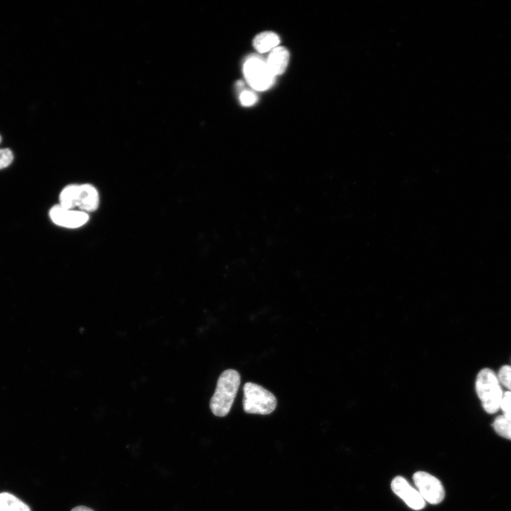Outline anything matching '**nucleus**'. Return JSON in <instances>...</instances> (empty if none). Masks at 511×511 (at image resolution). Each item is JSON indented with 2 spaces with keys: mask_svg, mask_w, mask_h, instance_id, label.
<instances>
[{
  "mask_svg": "<svg viewBox=\"0 0 511 511\" xmlns=\"http://www.w3.org/2000/svg\"><path fill=\"white\" fill-rule=\"evenodd\" d=\"M0 511H31L30 507L16 495L0 493Z\"/></svg>",
  "mask_w": 511,
  "mask_h": 511,
  "instance_id": "11",
  "label": "nucleus"
},
{
  "mask_svg": "<svg viewBox=\"0 0 511 511\" xmlns=\"http://www.w3.org/2000/svg\"><path fill=\"white\" fill-rule=\"evenodd\" d=\"M280 41L278 34L272 31H265L254 38L253 45L258 52L263 53L278 47Z\"/></svg>",
  "mask_w": 511,
  "mask_h": 511,
  "instance_id": "10",
  "label": "nucleus"
},
{
  "mask_svg": "<svg viewBox=\"0 0 511 511\" xmlns=\"http://www.w3.org/2000/svg\"><path fill=\"white\" fill-rule=\"evenodd\" d=\"M392 491L412 509L419 510L424 507L425 500L417 490L402 476L395 477L392 483Z\"/></svg>",
  "mask_w": 511,
  "mask_h": 511,
  "instance_id": "7",
  "label": "nucleus"
},
{
  "mask_svg": "<svg viewBox=\"0 0 511 511\" xmlns=\"http://www.w3.org/2000/svg\"><path fill=\"white\" fill-rule=\"evenodd\" d=\"M49 216L55 224L71 229L82 226L89 219L87 212L67 209L60 204H56L50 209Z\"/></svg>",
  "mask_w": 511,
  "mask_h": 511,
  "instance_id": "6",
  "label": "nucleus"
},
{
  "mask_svg": "<svg viewBox=\"0 0 511 511\" xmlns=\"http://www.w3.org/2000/svg\"><path fill=\"white\" fill-rule=\"evenodd\" d=\"M277 406L275 395L256 383H246L243 386V410L249 414H268Z\"/></svg>",
  "mask_w": 511,
  "mask_h": 511,
  "instance_id": "3",
  "label": "nucleus"
},
{
  "mask_svg": "<svg viewBox=\"0 0 511 511\" xmlns=\"http://www.w3.org/2000/svg\"><path fill=\"white\" fill-rule=\"evenodd\" d=\"M79 185L66 186L60 192V205L67 209H73L77 207Z\"/></svg>",
  "mask_w": 511,
  "mask_h": 511,
  "instance_id": "12",
  "label": "nucleus"
},
{
  "mask_svg": "<svg viewBox=\"0 0 511 511\" xmlns=\"http://www.w3.org/2000/svg\"><path fill=\"white\" fill-rule=\"evenodd\" d=\"M13 155L9 148L0 149V170L8 167L13 161Z\"/></svg>",
  "mask_w": 511,
  "mask_h": 511,
  "instance_id": "17",
  "label": "nucleus"
},
{
  "mask_svg": "<svg viewBox=\"0 0 511 511\" xmlns=\"http://www.w3.org/2000/svg\"><path fill=\"white\" fill-rule=\"evenodd\" d=\"M476 388L484 410L490 414L496 412L500 409L503 393L499 380L491 369L484 368L479 372Z\"/></svg>",
  "mask_w": 511,
  "mask_h": 511,
  "instance_id": "2",
  "label": "nucleus"
},
{
  "mask_svg": "<svg viewBox=\"0 0 511 511\" xmlns=\"http://www.w3.org/2000/svg\"><path fill=\"white\" fill-rule=\"evenodd\" d=\"M500 408L503 412V416L511 419V392L507 391L503 393Z\"/></svg>",
  "mask_w": 511,
  "mask_h": 511,
  "instance_id": "15",
  "label": "nucleus"
},
{
  "mask_svg": "<svg viewBox=\"0 0 511 511\" xmlns=\"http://www.w3.org/2000/svg\"><path fill=\"white\" fill-rule=\"evenodd\" d=\"M243 75L248 84L255 90L264 91L273 86L275 76L266 62L258 57H251L243 67Z\"/></svg>",
  "mask_w": 511,
  "mask_h": 511,
  "instance_id": "4",
  "label": "nucleus"
},
{
  "mask_svg": "<svg viewBox=\"0 0 511 511\" xmlns=\"http://www.w3.org/2000/svg\"><path fill=\"white\" fill-rule=\"evenodd\" d=\"M493 427L500 436L511 440V419L503 415L498 416L495 419Z\"/></svg>",
  "mask_w": 511,
  "mask_h": 511,
  "instance_id": "13",
  "label": "nucleus"
},
{
  "mask_svg": "<svg viewBox=\"0 0 511 511\" xmlns=\"http://www.w3.org/2000/svg\"><path fill=\"white\" fill-rule=\"evenodd\" d=\"M413 481L424 500L435 505L444 500V488L434 476L424 471H418L413 475Z\"/></svg>",
  "mask_w": 511,
  "mask_h": 511,
  "instance_id": "5",
  "label": "nucleus"
},
{
  "mask_svg": "<svg viewBox=\"0 0 511 511\" xmlns=\"http://www.w3.org/2000/svg\"><path fill=\"white\" fill-rule=\"evenodd\" d=\"M1 136H0V143H1Z\"/></svg>",
  "mask_w": 511,
  "mask_h": 511,
  "instance_id": "19",
  "label": "nucleus"
},
{
  "mask_svg": "<svg viewBox=\"0 0 511 511\" xmlns=\"http://www.w3.org/2000/svg\"><path fill=\"white\" fill-rule=\"evenodd\" d=\"M241 104L245 106L253 105L257 101L256 94L251 91H243L239 97Z\"/></svg>",
  "mask_w": 511,
  "mask_h": 511,
  "instance_id": "16",
  "label": "nucleus"
},
{
  "mask_svg": "<svg viewBox=\"0 0 511 511\" xmlns=\"http://www.w3.org/2000/svg\"><path fill=\"white\" fill-rule=\"evenodd\" d=\"M99 205V194L96 188L89 184L79 185L77 207L81 211H92Z\"/></svg>",
  "mask_w": 511,
  "mask_h": 511,
  "instance_id": "8",
  "label": "nucleus"
},
{
  "mask_svg": "<svg viewBox=\"0 0 511 511\" xmlns=\"http://www.w3.org/2000/svg\"><path fill=\"white\" fill-rule=\"evenodd\" d=\"M289 59L288 50L284 47L278 46L271 50L266 63L272 73L276 76L282 75L285 71Z\"/></svg>",
  "mask_w": 511,
  "mask_h": 511,
  "instance_id": "9",
  "label": "nucleus"
},
{
  "mask_svg": "<svg viewBox=\"0 0 511 511\" xmlns=\"http://www.w3.org/2000/svg\"><path fill=\"white\" fill-rule=\"evenodd\" d=\"M71 511H94V510L88 507L79 505V506H77V507L72 508L71 510Z\"/></svg>",
  "mask_w": 511,
  "mask_h": 511,
  "instance_id": "18",
  "label": "nucleus"
},
{
  "mask_svg": "<svg viewBox=\"0 0 511 511\" xmlns=\"http://www.w3.org/2000/svg\"><path fill=\"white\" fill-rule=\"evenodd\" d=\"M498 378L511 392V366H503L499 370Z\"/></svg>",
  "mask_w": 511,
  "mask_h": 511,
  "instance_id": "14",
  "label": "nucleus"
},
{
  "mask_svg": "<svg viewBox=\"0 0 511 511\" xmlns=\"http://www.w3.org/2000/svg\"><path fill=\"white\" fill-rule=\"evenodd\" d=\"M240 383V374L233 369H227L220 375L209 404L214 415L224 417L229 414Z\"/></svg>",
  "mask_w": 511,
  "mask_h": 511,
  "instance_id": "1",
  "label": "nucleus"
}]
</instances>
